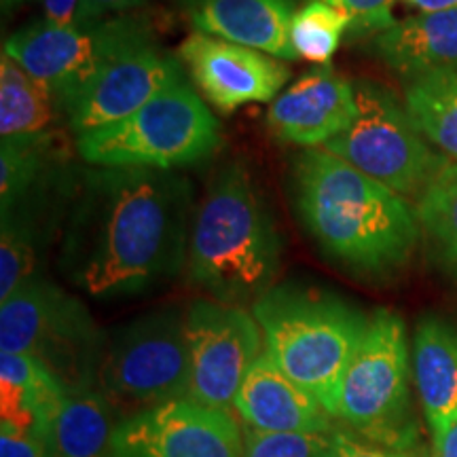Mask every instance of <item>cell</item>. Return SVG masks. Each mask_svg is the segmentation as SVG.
Here are the masks:
<instances>
[{
	"label": "cell",
	"mask_w": 457,
	"mask_h": 457,
	"mask_svg": "<svg viewBox=\"0 0 457 457\" xmlns=\"http://www.w3.org/2000/svg\"><path fill=\"white\" fill-rule=\"evenodd\" d=\"M191 182L176 171L91 168L74 191L62 270L98 299L134 296L187 265Z\"/></svg>",
	"instance_id": "6da1fadb"
},
{
	"label": "cell",
	"mask_w": 457,
	"mask_h": 457,
	"mask_svg": "<svg viewBox=\"0 0 457 457\" xmlns=\"http://www.w3.org/2000/svg\"><path fill=\"white\" fill-rule=\"evenodd\" d=\"M290 193L307 236L345 271L384 279L415 253L421 227L409 199L324 148L293 159Z\"/></svg>",
	"instance_id": "7a4b0ae2"
},
{
	"label": "cell",
	"mask_w": 457,
	"mask_h": 457,
	"mask_svg": "<svg viewBox=\"0 0 457 457\" xmlns=\"http://www.w3.org/2000/svg\"><path fill=\"white\" fill-rule=\"evenodd\" d=\"M282 236L242 163L222 168L191 222L187 279L212 301L244 307L276 286Z\"/></svg>",
	"instance_id": "3957f363"
},
{
	"label": "cell",
	"mask_w": 457,
	"mask_h": 457,
	"mask_svg": "<svg viewBox=\"0 0 457 457\" xmlns=\"http://www.w3.org/2000/svg\"><path fill=\"white\" fill-rule=\"evenodd\" d=\"M265 352L296 386L337 417L341 381L369 327L350 301L312 286H273L253 305Z\"/></svg>",
	"instance_id": "277c9868"
},
{
	"label": "cell",
	"mask_w": 457,
	"mask_h": 457,
	"mask_svg": "<svg viewBox=\"0 0 457 457\" xmlns=\"http://www.w3.org/2000/svg\"><path fill=\"white\" fill-rule=\"evenodd\" d=\"M220 125L188 81L171 85L123 121L77 138V151L94 168L174 171L219 153Z\"/></svg>",
	"instance_id": "5b68a950"
},
{
	"label": "cell",
	"mask_w": 457,
	"mask_h": 457,
	"mask_svg": "<svg viewBox=\"0 0 457 457\" xmlns=\"http://www.w3.org/2000/svg\"><path fill=\"white\" fill-rule=\"evenodd\" d=\"M337 417L364 441L403 453L415 443L404 320L375 310L341 381Z\"/></svg>",
	"instance_id": "8992f818"
},
{
	"label": "cell",
	"mask_w": 457,
	"mask_h": 457,
	"mask_svg": "<svg viewBox=\"0 0 457 457\" xmlns=\"http://www.w3.org/2000/svg\"><path fill=\"white\" fill-rule=\"evenodd\" d=\"M102 343L87 307L43 276L0 303V350L43 362L66 390L96 387Z\"/></svg>",
	"instance_id": "52a82bcc"
},
{
	"label": "cell",
	"mask_w": 457,
	"mask_h": 457,
	"mask_svg": "<svg viewBox=\"0 0 457 457\" xmlns=\"http://www.w3.org/2000/svg\"><path fill=\"white\" fill-rule=\"evenodd\" d=\"M185 318L179 307H165L112 335L102 353L98 390L114 411L134 415L187 398L191 362Z\"/></svg>",
	"instance_id": "ba28073f"
},
{
	"label": "cell",
	"mask_w": 457,
	"mask_h": 457,
	"mask_svg": "<svg viewBox=\"0 0 457 457\" xmlns=\"http://www.w3.org/2000/svg\"><path fill=\"white\" fill-rule=\"evenodd\" d=\"M353 87L358 102L356 121L345 134L328 142L324 151L398 195L420 197L447 159L420 134L404 102L390 89L373 81H358Z\"/></svg>",
	"instance_id": "9c48e42d"
},
{
	"label": "cell",
	"mask_w": 457,
	"mask_h": 457,
	"mask_svg": "<svg viewBox=\"0 0 457 457\" xmlns=\"http://www.w3.org/2000/svg\"><path fill=\"white\" fill-rule=\"evenodd\" d=\"M153 38L138 15H114L87 28L32 21L4 38L3 54L49 87L60 112L117 55Z\"/></svg>",
	"instance_id": "30bf717a"
},
{
	"label": "cell",
	"mask_w": 457,
	"mask_h": 457,
	"mask_svg": "<svg viewBox=\"0 0 457 457\" xmlns=\"http://www.w3.org/2000/svg\"><path fill=\"white\" fill-rule=\"evenodd\" d=\"M185 313L191 362L187 398L228 411L248 370L265 353L259 322L245 307L208 299L193 301Z\"/></svg>",
	"instance_id": "8fae6325"
},
{
	"label": "cell",
	"mask_w": 457,
	"mask_h": 457,
	"mask_svg": "<svg viewBox=\"0 0 457 457\" xmlns=\"http://www.w3.org/2000/svg\"><path fill=\"white\" fill-rule=\"evenodd\" d=\"M244 432L228 411L188 398L117 421L108 457H242Z\"/></svg>",
	"instance_id": "7c38bea8"
},
{
	"label": "cell",
	"mask_w": 457,
	"mask_h": 457,
	"mask_svg": "<svg viewBox=\"0 0 457 457\" xmlns=\"http://www.w3.org/2000/svg\"><path fill=\"white\" fill-rule=\"evenodd\" d=\"M180 81H185V71L179 57L148 38L108 62L62 112L79 138L131 117Z\"/></svg>",
	"instance_id": "4fadbf2b"
},
{
	"label": "cell",
	"mask_w": 457,
	"mask_h": 457,
	"mask_svg": "<svg viewBox=\"0 0 457 457\" xmlns=\"http://www.w3.org/2000/svg\"><path fill=\"white\" fill-rule=\"evenodd\" d=\"M179 60L199 96L222 114L273 102L293 74L288 62L204 32L188 34L179 47Z\"/></svg>",
	"instance_id": "5bb4252c"
},
{
	"label": "cell",
	"mask_w": 457,
	"mask_h": 457,
	"mask_svg": "<svg viewBox=\"0 0 457 457\" xmlns=\"http://www.w3.org/2000/svg\"><path fill=\"white\" fill-rule=\"evenodd\" d=\"M358 117L356 87L333 66H313L284 89L267 111V128L279 142L324 148Z\"/></svg>",
	"instance_id": "9a60e30c"
},
{
	"label": "cell",
	"mask_w": 457,
	"mask_h": 457,
	"mask_svg": "<svg viewBox=\"0 0 457 457\" xmlns=\"http://www.w3.org/2000/svg\"><path fill=\"white\" fill-rule=\"evenodd\" d=\"M299 0H179L193 32L262 51L284 62L299 60L290 26Z\"/></svg>",
	"instance_id": "2e32d148"
},
{
	"label": "cell",
	"mask_w": 457,
	"mask_h": 457,
	"mask_svg": "<svg viewBox=\"0 0 457 457\" xmlns=\"http://www.w3.org/2000/svg\"><path fill=\"white\" fill-rule=\"evenodd\" d=\"M244 426L259 432H333V415L270 358L253 364L233 403Z\"/></svg>",
	"instance_id": "e0dca14e"
},
{
	"label": "cell",
	"mask_w": 457,
	"mask_h": 457,
	"mask_svg": "<svg viewBox=\"0 0 457 457\" xmlns=\"http://www.w3.org/2000/svg\"><path fill=\"white\" fill-rule=\"evenodd\" d=\"M373 49L386 66L409 81L457 68V7L403 17L377 34Z\"/></svg>",
	"instance_id": "ac0fdd59"
},
{
	"label": "cell",
	"mask_w": 457,
	"mask_h": 457,
	"mask_svg": "<svg viewBox=\"0 0 457 457\" xmlns=\"http://www.w3.org/2000/svg\"><path fill=\"white\" fill-rule=\"evenodd\" d=\"M54 180L49 176L13 205L0 210V303L41 276L38 267L49 233L45 216L49 212Z\"/></svg>",
	"instance_id": "d6986e66"
},
{
	"label": "cell",
	"mask_w": 457,
	"mask_h": 457,
	"mask_svg": "<svg viewBox=\"0 0 457 457\" xmlns=\"http://www.w3.org/2000/svg\"><path fill=\"white\" fill-rule=\"evenodd\" d=\"M413 379L430 430L457 415V330L426 316L413 335Z\"/></svg>",
	"instance_id": "ffe728a7"
},
{
	"label": "cell",
	"mask_w": 457,
	"mask_h": 457,
	"mask_svg": "<svg viewBox=\"0 0 457 457\" xmlns=\"http://www.w3.org/2000/svg\"><path fill=\"white\" fill-rule=\"evenodd\" d=\"M66 387L43 362L21 353L0 352V398L3 428L38 434L47 432Z\"/></svg>",
	"instance_id": "44dd1931"
},
{
	"label": "cell",
	"mask_w": 457,
	"mask_h": 457,
	"mask_svg": "<svg viewBox=\"0 0 457 457\" xmlns=\"http://www.w3.org/2000/svg\"><path fill=\"white\" fill-rule=\"evenodd\" d=\"M114 407L98 387L66 390L51 420L47 445L54 457H108Z\"/></svg>",
	"instance_id": "7402d4cb"
},
{
	"label": "cell",
	"mask_w": 457,
	"mask_h": 457,
	"mask_svg": "<svg viewBox=\"0 0 457 457\" xmlns=\"http://www.w3.org/2000/svg\"><path fill=\"white\" fill-rule=\"evenodd\" d=\"M403 102L420 134L447 162H457V68L411 79Z\"/></svg>",
	"instance_id": "603a6c76"
},
{
	"label": "cell",
	"mask_w": 457,
	"mask_h": 457,
	"mask_svg": "<svg viewBox=\"0 0 457 457\" xmlns=\"http://www.w3.org/2000/svg\"><path fill=\"white\" fill-rule=\"evenodd\" d=\"M57 102L49 87L28 74L9 55L0 57V136L32 138L49 134Z\"/></svg>",
	"instance_id": "cb8c5ba5"
},
{
	"label": "cell",
	"mask_w": 457,
	"mask_h": 457,
	"mask_svg": "<svg viewBox=\"0 0 457 457\" xmlns=\"http://www.w3.org/2000/svg\"><path fill=\"white\" fill-rule=\"evenodd\" d=\"M417 219L438 259L457 276V162H447L417 197Z\"/></svg>",
	"instance_id": "d4e9b609"
},
{
	"label": "cell",
	"mask_w": 457,
	"mask_h": 457,
	"mask_svg": "<svg viewBox=\"0 0 457 457\" xmlns=\"http://www.w3.org/2000/svg\"><path fill=\"white\" fill-rule=\"evenodd\" d=\"M51 134L32 138H9L0 146V210L13 205L28 191L51 176L55 163Z\"/></svg>",
	"instance_id": "484cf974"
},
{
	"label": "cell",
	"mask_w": 457,
	"mask_h": 457,
	"mask_svg": "<svg viewBox=\"0 0 457 457\" xmlns=\"http://www.w3.org/2000/svg\"><path fill=\"white\" fill-rule=\"evenodd\" d=\"M350 30L352 17L345 11L322 0H307L290 26V43L299 60L327 66L339 49L343 34Z\"/></svg>",
	"instance_id": "4316f807"
},
{
	"label": "cell",
	"mask_w": 457,
	"mask_h": 457,
	"mask_svg": "<svg viewBox=\"0 0 457 457\" xmlns=\"http://www.w3.org/2000/svg\"><path fill=\"white\" fill-rule=\"evenodd\" d=\"M242 457H339L333 432H259L244 426Z\"/></svg>",
	"instance_id": "83f0119b"
},
{
	"label": "cell",
	"mask_w": 457,
	"mask_h": 457,
	"mask_svg": "<svg viewBox=\"0 0 457 457\" xmlns=\"http://www.w3.org/2000/svg\"><path fill=\"white\" fill-rule=\"evenodd\" d=\"M333 7L345 11L352 17L353 34H381L396 24L394 4L398 0H322Z\"/></svg>",
	"instance_id": "f1b7e54d"
},
{
	"label": "cell",
	"mask_w": 457,
	"mask_h": 457,
	"mask_svg": "<svg viewBox=\"0 0 457 457\" xmlns=\"http://www.w3.org/2000/svg\"><path fill=\"white\" fill-rule=\"evenodd\" d=\"M43 20L57 28H87L106 20L91 0H41Z\"/></svg>",
	"instance_id": "f546056e"
},
{
	"label": "cell",
	"mask_w": 457,
	"mask_h": 457,
	"mask_svg": "<svg viewBox=\"0 0 457 457\" xmlns=\"http://www.w3.org/2000/svg\"><path fill=\"white\" fill-rule=\"evenodd\" d=\"M0 457H54L47 441L38 434L17 432L11 428L0 430Z\"/></svg>",
	"instance_id": "4dcf8cb0"
},
{
	"label": "cell",
	"mask_w": 457,
	"mask_h": 457,
	"mask_svg": "<svg viewBox=\"0 0 457 457\" xmlns=\"http://www.w3.org/2000/svg\"><path fill=\"white\" fill-rule=\"evenodd\" d=\"M335 438L339 457H407L404 453H398V451L379 447V445L369 443L343 430H335Z\"/></svg>",
	"instance_id": "1f68e13d"
},
{
	"label": "cell",
	"mask_w": 457,
	"mask_h": 457,
	"mask_svg": "<svg viewBox=\"0 0 457 457\" xmlns=\"http://www.w3.org/2000/svg\"><path fill=\"white\" fill-rule=\"evenodd\" d=\"M434 455L432 457H457V415L432 430Z\"/></svg>",
	"instance_id": "d6a6232c"
},
{
	"label": "cell",
	"mask_w": 457,
	"mask_h": 457,
	"mask_svg": "<svg viewBox=\"0 0 457 457\" xmlns=\"http://www.w3.org/2000/svg\"><path fill=\"white\" fill-rule=\"evenodd\" d=\"M91 3L96 4V9H98L102 15H108V13L125 15L128 11L145 7L146 0H91Z\"/></svg>",
	"instance_id": "836d02e7"
},
{
	"label": "cell",
	"mask_w": 457,
	"mask_h": 457,
	"mask_svg": "<svg viewBox=\"0 0 457 457\" xmlns=\"http://www.w3.org/2000/svg\"><path fill=\"white\" fill-rule=\"evenodd\" d=\"M404 7L415 9L417 13H424V11H441V9H455L457 0H398Z\"/></svg>",
	"instance_id": "e575fe53"
},
{
	"label": "cell",
	"mask_w": 457,
	"mask_h": 457,
	"mask_svg": "<svg viewBox=\"0 0 457 457\" xmlns=\"http://www.w3.org/2000/svg\"><path fill=\"white\" fill-rule=\"evenodd\" d=\"M24 3H30V0H0L4 13H9V11H13L15 7H20V4H24Z\"/></svg>",
	"instance_id": "d590c367"
}]
</instances>
